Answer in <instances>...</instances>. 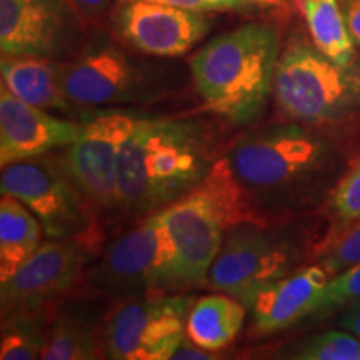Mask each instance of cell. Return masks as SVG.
Masks as SVG:
<instances>
[{
    "label": "cell",
    "instance_id": "4",
    "mask_svg": "<svg viewBox=\"0 0 360 360\" xmlns=\"http://www.w3.org/2000/svg\"><path fill=\"white\" fill-rule=\"evenodd\" d=\"M272 97L292 122L332 127L360 109V77L352 67L330 60L314 42L294 37L278 57Z\"/></svg>",
    "mask_w": 360,
    "mask_h": 360
},
{
    "label": "cell",
    "instance_id": "30",
    "mask_svg": "<svg viewBox=\"0 0 360 360\" xmlns=\"http://www.w3.org/2000/svg\"><path fill=\"white\" fill-rule=\"evenodd\" d=\"M339 326L360 339V299L345 305L344 312L340 315Z\"/></svg>",
    "mask_w": 360,
    "mask_h": 360
},
{
    "label": "cell",
    "instance_id": "27",
    "mask_svg": "<svg viewBox=\"0 0 360 360\" xmlns=\"http://www.w3.org/2000/svg\"><path fill=\"white\" fill-rule=\"evenodd\" d=\"M147 2L165 4V6L191 8L200 12H252L254 4L249 0H147Z\"/></svg>",
    "mask_w": 360,
    "mask_h": 360
},
{
    "label": "cell",
    "instance_id": "21",
    "mask_svg": "<svg viewBox=\"0 0 360 360\" xmlns=\"http://www.w3.org/2000/svg\"><path fill=\"white\" fill-rule=\"evenodd\" d=\"M307 24L310 40L319 51L342 67L354 64V39L339 0H295Z\"/></svg>",
    "mask_w": 360,
    "mask_h": 360
},
{
    "label": "cell",
    "instance_id": "19",
    "mask_svg": "<svg viewBox=\"0 0 360 360\" xmlns=\"http://www.w3.org/2000/svg\"><path fill=\"white\" fill-rule=\"evenodd\" d=\"M245 315L244 304L224 292L200 297L188 312L187 335L202 349L219 352L237 339Z\"/></svg>",
    "mask_w": 360,
    "mask_h": 360
},
{
    "label": "cell",
    "instance_id": "12",
    "mask_svg": "<svg viewBox=\"0 0 360 360\" xmlns=\"http://www.w3.org/2000/svg\"><path fill=\"white\" fill-rule=\"evenodd\" d=\"M84 22L65 0H0V51L69 60L82 47Z\"/></svg>",
    "mask_w": 360,
    "mask_h": 360
},
{
    "label": "cell",
    "instance_id": "31",
    "mask_svg": "<svg viewBox=\"0 0 360 360\" xmlns=\"http://www.w3.org/2000/svg\"><path fill=\"white\" fill-rule=\"evenodd\" d=\"M249 2L262 11L274 12L283 19H289L294 8H297L295 0H249Z\"/></svg>",
    "mask_w": 360,
    "mask_h": 360
},
{
    "label": "cell",
    "instance_id": "29",
    "mask_svg": "<svg viewBox=\"0 0 360 360\" xmlns=\"http://www.w3.org/2000/svg\"><path fill=\"white\" fill-rule=\"evenodd\" d=\"M217 359V355L210 354V350L202 349L200 345H197L191 337L186 335V339L179 344V347L175 349L170 360H214Z\"/></svg>",
    "mask_w": 360,
    "mask_h": 360
},
{
    "label": "cell",
    "instance_id": "13",
    "mask_svg": "<svg viewBox=\"0 0 360 360\" xmlns=\"http://www.w3.org/2000/svg\"><path fill=\"white\" fill-rule=\"evenodd\" d=\"M117 37L134 51L154 57H180L192 51L212 30L209 12L124 0L112 13Z\"/></svg>",
    "mask_w": 360,
    "mask_h": 360
},
{
    "label": "cell",
    "instance_id": "18",
    "mask_svg": "<svg viewBox=\"0 0 360 360\" xmlns=\"http://www.w3.org/2000/svg\"><path fill=\"white\" fill-rule=\"evenodd\" d=\"M2 84L15 97L37 109L84 122L96 110L72 102L60 82V60L29 56H2Z\"/></svg>",
    "mask_w": 360,
    "mask_h": 360
},
{
    "label": "cell",
    "instance_id": "24",
    "mask_svg": "<svg viewBox=\"0 0 360 360\" xmlns=\"http://www.w3.org/2000/svg\"><path fill=\"white\" fill-rule=\"evenodd\" d=\"M328 204L340 231L360 220V160L355 162L337 182L328 195Z\"/></svg>",
    "mask_w": 360,
    "mask_h": 360
},
{
    "label": "cell",
    "instance_id": "3",
    "mask_svg": "<svg viewBox=\"0 0 360 360\" xmlns=\"http://www.w3.org/2000/svg\"><path fill=\"white\" fill-rule=\"evenodd\" d=\"M282 52L277 27L252 22L215 35L193 53V87L210 110L236 127L262 119Z\"/></svg>",
    "mask_w": 360,
    "mask_h": 360
},
{
    "label": "cell",
    "instance_id": "26",
    "mask_svg": "<svg viewBox=\"0 0 360 360\" xmlns=\"http://www.w3.org/2000/svg\"><path fill=\"white\" fill-rule=\"evenodd\" d=\"M360 262V220L340 231L330 245L326 247V254L321 264L332 276Z\"/></svg>",
    "mask_w": 360,
    "mask_h": 360
},
{
    "label": "cell",
    "instance_id": "17",
    "mask_svg": "<svg viewBox=\"0 0 360 360\" xmlns=\"http://www.w3.org/2000/svg\"><path fill=\"white\" fill-rule=\"evenodd\" d=\"M110 305L112 300L85 289L65 299L51 315L42 359H107L105 321Z\"/></svg>",
    "mask_w": 360,
    "mask_h": 360
},
{
    "label": "cell",
    "instance_id": "15",
    "mask_svg": "<svg viewBox=\"0 0 360 360\" xmlns=\"http://www.w3.org/2000/svg\"><path fill=\"white\" fill-rule=\"evenodd\" d=\"M84 122L37 109L0 89V165L64 150L82 135Z\"/></svg>",
    "mask_w": 360,
    "mask_h": 360
},
{
    "label": "cell",
    "instance_id": "6",
    "mask_svg": "<svg viewBox=\"0 0 360 360\" xmlns=\"http://www.w3.org/2000/svg\"><path fill=\"white\" fill-rule=\"evenodd\" d=\"M310 249L307 236L292 225V219L232 225L225 229L207 287L242 300L265 283L302 269Z\"/></svg>",
    "mask_w": 360,
    "mask_h": 360
},
{
    "label": "cell",
    "instance_id": "2",
    "mask_svg": "<svg viewBox=\"0 0 360 360\" xmlns=\"http://www.w3.org/2000/svg\"><path fill=\"white\" fill-rule=\"evenodd\" d=\"M212 124L199 117H141L117 159L120 219L139 220L191 195L219 159Z\"/></svg>",
    "mask_w": 360,
    "mask_h": 360
},
{
    "label": "cell",
    "instance_id": "23",
    "mask_svg": "<svg viewBox=\"0 0 360 360\" xmlns=\"http://www.w3.org/2000/svg\"><path fill=\"white\" fill-rule=\"evenodd\" d=\"M302 360H360V339L347 330H330L309 337L283 354Z\"/></svg>",
    "mask_w": 360,
    "mask_h": 360
},
{
    "label": "cell",
    "instance_id": "20",
    "mask_svg": "<svg viewBox=\"0 0 360 360\" xmlns=\"http://www.w3.org/2000/svg\"><path fill=\"white\" fill-rule=\"evenodd\" d=\"M44 227L15 197L0 200V282H6L42 245Z\"/></svg>",
    "mask_w": 360,
    "mask_h": 360
},
{
    "label": "cell",
    "instance_id": "8",
    "mask_svg": "<svg viewBox=\"0 0 360 360\" xmlns=\"http://www.w3.org/2000/svg\"><path fill=\"white\" fill-rule=\"evenodd\" d=\"M0 191L32 210L47 238L103 233V224L70 175L60 150L2 167Z\"/></svg>",
    "mask_w": 360,
    "mask_h": 360
},
{
    "label": "cell",
    "instance_id": "10",
    "mask_svg": "<svg viewBox=\"0 0 360 360\" xmlns=\"http://www.w3.org/2000/svg\"><path fill=\"white\" fill-rule=\"evenodd\" d=\"M195 295L150 294L112 302L105 321V354L115 360H170L187 335Z\"/></svg>",
    "mask_w": 360,
    "mask_h": 360
},
{
    "label": "cell",
    "instance_id": "25",
    "mask_svg": "<svg viewBox=\"0 0 360 360\" xmlns=\"http://www.w3.org/2000/svg\"><path fill=\"white\" fill-rule=\"evenodd\" d=\"M360 299V262L335 274L327 282L322 292L321 302L315 310L317 315H326L339 310Z\"/></svg>",
    "mask_w": 360,
    "mask_h": 360
},
{
    "label": "cell",
    "instance_id": "28",
    "mask_svg": "<svg viewBox=\"0 0 360 360\" xmlns=\"http://www.w3.org/2000/svg\"><path fill=\"white\" fill-rule=\"evenodd\" d=\"M85 20H101L110 8V0H65Z\"/></svg>",
    "mask_w": 360,
    "mask_h": 360
},
{
    "label": "cell",
    "instance_id": "9",
    "mask_svg": "<svg viewBox=\"0 0 360 360\" xmlns=\"http://www.w3.org/2000/svg\"><path fill=\"white\" fill-rule=\"evenodd\" d=\"M103 233L47 238L8 281L2 282V319L52 315L58 305L84 287L89 265L103 249Z\"/></svg>",
    "mask_w": 360,
    "mask_h": 360
},
{
    "label": "cell",
    "instance_id": "7",
    "mask_svg": "<svg viewBox=\"0 0 360 360\" xmlns=\"http://www.w3.org/2000/svg\"><path fill=\"white\" fill-rule=\"evenodd\" d=\"M60 82L72 102L87 110L142 105L167 97L169 82L105 35L85 42L60 60Z\"/></svg>",
    "mask_w": 360,
    "mask_h": 360
},
{
    "label": "cell",
    "instance_id": "22",
    "mask_svg": "<svg viewBox=\"0 0 360 360\" xmlns=\"http://www.w3.org/2000/svg\"><path fill=\"white\" fill-rule=\"evenodd\" d=\"M49 321H51V315H19V317L2 319L0 359H42Z\"/></svg>",
    "mask_w": 360,
    "mask_h": 360
},
{
    "label": "cell",
    "instance_id": "11",
    "mask_svg": "<svg viewBox=\"0 0 360 360\" xmlns=\"http://www.w3.org/2000/svg\"><path fill=\"white\" fill-rule=\"evenodd\" d=\"M139 119L119 109L96 110L84 120L82 135L77 141L60 150L70 175L87 195L102 224L120 219L117 159Z\"/></svg>",
    "mask_w": 360,
    "mask_h": 360
},
{
    "label": "cell",
    "instance_id": "32",
    "mask_svg": "<svg viewBox=\"0 0 360 360\" xmlns=\"http://www.w3.org/2000/svg\"><path fill=\"white\" fill-rule=\"evenodd\" d=\"M345 22L354 42L360 44V0H349L345 7Z\"/></svg>",
    "mask_w": 360,
    "mask_h": 360
},
{
    "label": "cell",
    "instance_id": "5",
    "mask_svg": "<svg viewBox=\"0 0 360 360\" xmlns=\"http://www.w3.org/2000/svg\"><path fill=\"white\" fill-rule=\"evenodd\" d=\"M82 289L105 299L180 294L175 249L162 212L139 220L103 245L89 265Z\"/></svg>",
    "mask_w": 360,
    "mask_h": 360
},
{
    "label": "cell",
    "instance_id": "16",
    "mask_svg": "<svg viewBox=\"0 0 360 360\" xmlns=\"http://www.w3.org/2000/svg\"><path fill=\"white\" fill-rule=\"evenodd\" d=\"M332 274L319 265H304L289 276L260 287L240 302L250 314L254 335H272L315 314Z\"/></svg>",
    "mask_w": 360,
    "mask_h": 360
},
{
    "label": "cell",
    "instance_id": "14",
    "mask_svg": "<svg viewBox=\"0 0 360 360\" xmlns=\"http://www.w3.org/2000/svg\"><path fill=\"white\" fill-rule=\"evenodd\" d=\"M160 212L175 249L180 292L207 287L225 233L217 210L205 195L193 191Z\"/></svg>",
    "mask_w": 360,
    "mask_h": 360
},
{
    "label": "cell",
    "instance_id": "1",
    "mask_svg": "<svg viewBox=\"0 0 360 360\" xmlns=\"http://www.w3.org/2000/svg\"><path fill=\"white\" fill-rule=\"evenodd\" d=\"M340 134L300 122L252 127L229 146L199 187L225 229L276 224L315 209L347 172Z\"/></svg>",
    "mask_w": 360,
    "mask_h": 360
}]
</instances>
